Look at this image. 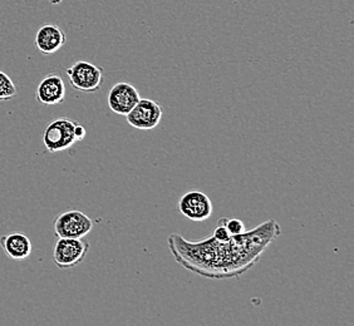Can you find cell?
<instances>
[{
  "instance_id": "cell-1",
  "label": "cell",
  "mask_w": 354,
  "mask_h": 326,
  "mask_svg": "<svg viewBox=\"0 0 354 326\" xmlns=\"http://www.w3.org/2000/svg\"><path fill=\"white\" fill-rule=\"evenodd\" d=\"M280 235V224L270 218L252 231L232 235L227 241L210 236L192 242L180 233H171L167 245L175 261L186 270L207 279H232L257 265Z\"/></svg>"
},
{
  "instance_id": "cell-2",
  "label": "cell",
  "mask_w": 354,
  "mask_h": 326,
  "mask_svg": "<svg viewBox=\"0 0 354 326\" xmlns=\"http://www.w3.org/2000/svg\"><path fill=\"white\" fill-rule=\"evenodd\" d=\"M75 121L67 117L57 118L49 123L43 132V143L48 152L57 153L68 150L77 142L75 136Z\"/></svg>"
},
{
  "instance_id": "cell-3",
  "label": "cell",
  "mask_w": 354,
  "mask_h": 326,
  "mask_svg": "<svg viewBox=\"0 0 354 326\" xmlns=\"http://www.w3.org/2000/svg\"><path fill=\"white\" fill-rule=\"evenodd\" d=\"M71 86L83 93L98 92L103 81V69L89 61H75L66 69Z\"/></svg>"
},
{
  "instance_id": "cell-4",
  "label": "cell",
  "mask_w": 354,
  "mask_h": 326,
  "mask_svg": "<svg viewBox=\"0 0 354 326\" xmlns=\"http://www.w3.org/2000/svg\"><path fill=\"white\" fill-rule=\"evenodd\" d=\"M89 244L83 238H58L53 249V262L58 269H72L87 256Z\"/></svg>"
},
{
  "instance_id": "cell-5",
  "label": "cell",
  "mask_w": 354,
  "mask_h": 326,
  "mask_svg": "<svg viewBox=\"0 0 354 326\" xmlns=\"http://www.w3.org/2000/svg\"><path fill=\"white\" fill-rule=\"evenodd\" d=\"M93 229V221L81 211L71 210L58 215L55 232L58 238H83Z\"/></svg>"
},
{
  "instance_id": "cell-6",
  "label": "cell",
  "mask_w": 354,
  "mask_h": 326,
  "mask_svg": "<svg viewBox=\"0 0 354 326\" xmlns=\"http://www.w3.org/2000/svg\"><path fill=\"white\" fill-rule=\"evenodd\" d=\"M162 107L153 99L141 98L136 106L131 109L126 119L133 128L150 131L156 128L162 121Z\"/></svg>"
},
{
  "instance_id": "cell-7",
  "label": "cell",
  "mask_w": 354,
  "mask_h": 326,
  "mask_svg": "<svg viewBox=\"0 0 354 326\" xmlns=\"http://www.w3.org/2000/svg\"><path fill=\"white\" fill-rule=\"evenodd\" d=\"M178 210L191 221L201 222L212 218L214 206L206 193L200 191H191L180 198Z\"/></svg>"
},
{
  "instance_id": "cell-8",
  "label": "cell",
  "mask_w": 354,
  "mask_h": 326,
  "mask_svg": "<svg viewBox=\"0 0 354 326\" xmlns=\"http://www.w3.org/2000/svg\"><path fill=\"white\" fill-rule=\"evenodd\" d=\"M140 99L141 97L136 87L126 82L115 84L109 89L107 97L109 109L118 116H127Z\"/></svg>"
},
{
  "instance_id": "cell-9",
  "label": "cell",
  "mask_w": 354,
  "mask_h": 326,
  "mask_svg": "<svg viewBox=\"0 0 354 326\" xmlns=\"http://www.w3.org/2000/svg\"><path fill=\"white\" fill-rule=\"evenodd\" d=\"M37 101L44 106H57L64 102L66 84L61 75L50 73L41 79L37 88Z\"/></svg>"
},
{
  "instance_id": "cell-10",
  "label": "cell",
  "mask_w": 354,
  "mask_h": 326,
  "mask_svg": "<svg viewBox=\"0 0 354 326\" xmlns=\"http://www.w3.org/2000/svg\"><path fill=\"white\" fill-rule=\"evenodd\" d=\"M67 41V35L52 23L43 24L35 35V47L43 55H55Z\"/></svg>"
},
{
  "instance_id": "cell-11",
  "label": "cell",
  "mask_w": 354,
  "mask_h": 326,
  "mask_svg": "<svg viewBox=\"0 0 354 326\" xmlns=\"http://www.w3.org/2000/svg\"><path fill=\"white\" fill-rule=\"evenodd\" d=\"M0 246L8 258L12 260H26L32 253V242L26 233L13 232L0 238Z\"/></svg>"
},
{
  "instance_id": "cell-12",
  "label": "cell",
  "mask_w": 354,
  "mask_h": 326,
  "mask_svg": "<svg viewBox=\"0 0 354 326\" xmlns=\"http://www.w3.org/2000/svg\"><path fill=\"white\" fill-rule=\"evenodd\" d=\"M18 93V89L15 87L12 78L0 70V102L13 99Z\"/></svg>"
},
{
  "instance_id": "cell-13",
  "label": "cell",
  "mask_w": 354,
  "mask_h": 326,
  "mask_svg": "<svg viewBox=\"0 0 354 326\" xmlns=\"http://www.w3.org/2000/svg\"><path fill=\"white\" fill-rule=\"evenodd\" d=\"M224 222L230 235H240L245 232V224L239 218H224Z\"/></svg>"
},
{
  "instance_id": "cell-14",
  "label": "cell",
  "mask_w": 354,
  "mask_h": 326,
  "mask_svg": "<svg viewBox=\"0 0 354 326\" xmlns=\"http://www.w3.org/2000/svg\"><path fill=\"white\" fill-rule=\"evenodd\" d=\"M212 236L218 240V241H227L229 238H232V235H230V232L227 231V229L225 226L224 218L218 220L216 227L212 231Z\"/></svg>"
},
{
  "instance_id": "cell-15",
  "label": "cell",
  "mask_w": 354,
  "mask_h": 326,
  "mask_svg": "<svg viewBox=\"0 0 354 326\" xmlns=\"http://www.w3.org/2000/svg\"><path fill=\"white\" fill-rule=\"evenodd\" d=\"M87 135V131L86 128L83 127L81 123H75V140H77V142H80V141H83L84 140V137Z\"/></svg>"
},
{
  "instance_id": "cell-16",
  "label": "cell",
  "mask_w": 354,
  "mask_h": 326,
  "mask_svg": "<svg viewBox=\"0 0 354 326\" xmlns=\"http://www.w3.org/2000/svg\"><path fill=\"white\" fill-rule=\"evenodd\" d=\"M49 1H50L53 6H58V4H61L63 0H49Z\"/></svg>"
}]
</instances>
